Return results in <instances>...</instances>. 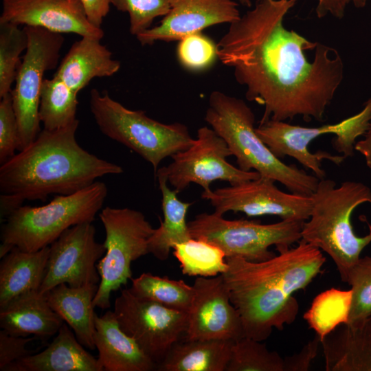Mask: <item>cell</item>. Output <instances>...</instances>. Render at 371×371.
<instances>
[{"label":"cell","mask_w":371,"mask_h":371,"mask_svg":"<svg viewBox=\"0 0 371 371\" xmlns=\"http://www.w3.org/2000/svg\"><path fill=\"white\" fill-rule=\"evenodd\" d=\"M299 0H256L216 45L217 57L264 106L259 124L301 116L323 120L344 78L338 51L284 25Z\"/></svg>","instance_id":"obj_1"},{"label":"cell","mask_w":371,"mask_h":371,"mask_svg":"<svg viewBox=\"0 0 371 371\" xmlns=\"http://www.w3.org/2000/svg\"><path fill=\"white\" fill-rule=\"evenodd\" d=\"M222 273L230 300L238 312L245 336L262 341L273 328L282 330L297 318L293 293L304 290L326 262L322 250L300 240L296 247L261 262L227 257Z\"/></svg>","instance_id":"obj_2"},{"label":"cell","mask_w":371,"mask_h":371,"mask_svg":"<svg viewBox=\"0 0 371 371\" xmlns=\"http://www.w3.org/2000/svg\"><path fill=\"white\" fill-rule=\"evenodd\" d=\"M77 120L58 129L43 128L33 142L1 165V218L25 200L45 201L50 194L69 195L97 179L123 168L85 150L78 143Z\"/></svg>","instance_id":"obj_3"},{"label":"cell","mask_w":371,"mask_h":371,"mask_svg":"<svg viewBox=\"0 0 371 371\" xmlns=\"http://www.w3.org/2000/svg\"><path fill=\"white\" fill-rule=\"evenodd\" d=\"M205 121L226 142L238 168L280 183L292 193L311 196L319 179L276 157L256 131L255 115L242 99L212 91Z\"/></svg>","instance_id":"obj_4"},{"label":"cell","mask_w":371,"mask_h":371,"mask_svg":"<svg viewBox=\"0 0 371 371\" xmlns=\"http://www.w3.org/2000/svg\"><path fill=\"white\" fill-rule=\"evenodd\" d=\"M311 197V212L302 224L301 240L327 254L346 282L349 269L371 243V227L368 234L359 236L352 224L354 210L371 203V190L358 181H345L337 186L324 178Z\"/></svg>","instance_id":"obj_5"},{"label":"cell","mask_w":371,"mask_h":371,"mask_svg":"<svg viewBox=\"0 0 371 371\" xmlns=\"http://www.w3.org/2000/svg\"><path fill=\"white\" fill-rule=\"evenodd\" d=\"M370 122L371 98L361 111L338 123L305 127L269 120L259 124L256 131L276 157H293L322 179L326 172L322 161L339 166L353 156L356 140L366 133Z\"/></svg>","instance_id":"obj_6"},{"label":"cell","mask_w":371,"mask_h":371,"mask_svg":"<svg viewBox=\"0 0 371 371\" xmlns=\"http://www.w3.org/2000/svg\"><path fill=\"white\" fill-rule=\"evenodd\" d=\"M106 184L95 181L69 195H58L39 207L21 205L12 212L1 226L0 258L14 247L34 252L49 246L68 228L92 223L107 196Z\"/></svg>","instance_id":"obj_7"},{"label":"cell","mask_w":371,"mask_h":371,"mask_svg":"<svg viewBox=\"0 0 371 371\" xmlns=\"http://www.w3.org/2000/svg\"><path fill=\"white\" fill-rule=\"evenodd\" d=\"M89 107L100 131L137 153L155 173L164 159L188 148L194 140L185 124L159 122L143 111L127 109L106 91L92 89Z\"/></svg>","instance_id":"obj_8"},{"label":"cell","mask_w":371,"mask_h":371,"mask_svg":"<svg viewBox=\"0 0 371 371\" xmlns=\"http://www.w3.org/2000/svg\"><path fill=\"white\" fill-rule=\"evenodd\" d=\"M214 212L201 213L188 222L192 238L220 247L227 257H239L261 262L276 254L269 250L275 246L280 252L301 240L304 222L281 220L271 224L247 219L227 220Z\"/></svg>","instance_id":"obj_9"},{"label":"cell","mask_w":371,"mask_h":371,"mask_svg":"<svg viewBox=\"0 0 371 371\" xmlns=\"http://www.w3.org/2000/svg\"><path fill=\"white\" fill-rule=\"evenodd\" d=\"M99 217L105 229L104 255L96 267L100 276L94 308L111 306V293L131 278V263L149 254L148 240L155 228L139 211L107 206Z\"/></svg>","instance_id":"obj_10"},{"label":"cell","mask_w":371,"mask_h":371,"mask_svg":"<svg viewBox=\"0 0 371 371\" xmlns=\"http://www.w3.org/2000/svg\"><path fill=\"white\" fill-rule=\"evenodd\" d=\"M28 46L23 56L12 90L13 108L19 132L20 151L41 132L39 104L44 74L57 67L65 42L63 34L25 25Z\"/></svg>","instance_id":"obj_11"},{"label":"cell","mask_w":371,"mask_h":371,"mask_svg":"<svg viewBox=\"0 0 371 371\" xmlns=\"http://www.w3.org/2000/svg\"><path fill=\"white\" fill-rule=\"evenodd\" d=\"M113 312L121 329L132 337L157 366L184 336L188 313L137 297L128 289L115 299Z\"/></svg>","instance_id":"obj_12"},{"label":"cell","mask_w":371,"mask_h":371,"mask_svg":"<svg viewBox=\"0 0 371 371\" xmlns=\"http://www.w3.org/2000/svg\"><path fill=\"white\" fill-rule=\"evenodd\" d=\"M229 156L232 153L224 139L212 128L202 126L193 144L174 154L172 162L160 168L178 193L191 183L209 191L211 183L215 181L235 185L260 177L256 171H244L229 164L227 161Z\"/></svg>","instance_id":"obj_13"},{"label":"cell","mask_w":371,"mask_h":371,"mask_svg":"<svg viewBox=\"0 0 371 371\" xmlns=\"http://www.w3.org/2000/svg\"><path fill=\"white\" fill-rule=\"evenodd\" d=\"M273 179L260 177L230 186L203 191L201 198L223 216L229 211L242 212L248 216L271 215L282 220L304 222L312 208L311 196L284 192Z\"/></svg>","instance_id":"obj_14"},{"label":"cell","mask_w":371,"mask_h":371,"mask_svg":"<svg viewBox=\"0 0 371 371\" xmlns=\"http://www.w3.org/2000/svg\"><path fill=\"white\" fill-rule=\"evenodd\" d=\"M95 229L90 222L66 229L49 245V255L38 291L45 294L65 283L71 287L99 284L96 265L106 251L104 243L95 238Z\"/></svg>","instance_id":"obj_15"},{"label":"cell","mask_w":371,"mask_h":371,"mask_svg":"<svg viewBox=\"0 0 371 371\" xmlns=\"http://www.w3.org/2000/svg\"><path fill=\"white\" fill-rule=\"evenodd\" d=\"M192 286L194 295L183 339L236 341L245 337L240 316L222 274L197 277Z\"/></svg>","instance_id":"obj_16"},{"label":"cell","mask_w":371,"mask_h":371,"mask_svg":"<svg viewBox=\"0 0 371 371\" xmlns=\"http://www.w3.org/2000/svg\"><path fill=\"white\" fill-rule=\"evenodd\" d=\"M44 28L102 39L104 31L88 19L80 0H2L0 23Z\"/></svg>","instance_id":"obj_17"},{"label":"cell","mask_w":371,"mask_h":371,"mask_svg":"<svg viewBox=\"0 0 371 371\" xmlns=\"http://www.w3.org/2000/svg\"><path fill=\"white\" fill-rule=\"evenodd\" d=\"M240 16L238 3L234 0H171L170 10L160 23L136 38L142 45H151L156 41H179L208 27L230 24Z\"/></svg>","instance_id":"obj_18"},{"label":"cell","mask_w":371,"mask_h":371,"mask_svg":"<svg viewBox=\"0 0 371 371\" xmlns=\"http://www.w3.org/2000/svg\"><path fill=\"white\" fill-rule=\"evenodd\" d=\"M93 341L104 371H151L156 364L120 328L113 311L95 316Z\"/></svg>","instance_id":"obj_19"},{"label":"cell","mask_w":371,"mask_h":371,"mask_svg":"<svg viewBox=\"0 0 371 371\" xmlns=\"http://www.w3.org/2000/svg\"><path fill=\"white\" fill-rule=\"evenodd\" d=\"M64 322L45 349L19 359L4 371H104Z\"/></svg>","instance_id":"obj_20"},{"label":"cell","mask_w":371,"mask_h":371,"mask_svg":"<svg viewBox=\"0 0 371 371\" xmlns=\"http://www.w3.org/2000/svg\"><path fill=\"white\" fill-rule=\"evenodd\" d=\"M100 39L81 37L74 42L58 65L54 76L78 93L95 78L110 77L120 69L121 63Z\"/></svg>","instance_id":"obj_21"},{"label":"cell","mask_w":371,"mask_h":371,"mask_svg":"<svg viewBox=\"0 0 371 371\" xmlns=\"http://www.w3.org/2000/svg\"><path fill=\"white\" fill-rule=\"evenodd\" d=\"M64 323L38 291L23 293L0 308V327L19 337L46 339L56 335Z\"/></svg>","instance_id":"obj_22"},{"label":"cell","mask_w":371,"mask_h":371,"mask_svg":"<svg viewBox=\"0 0 371 371\" xmlns=\"http://www.w3.org/2000/svg\"><path fill=\"white\" fill-rule=\"evenodd\" d=\"M326 371H371V317L362 324H343L322 341Z\"/></svg>","instance_id":"obj_23"},{"label":"cell","mask_w":371,"mask_h":371,"mask_svg":"<svg viewBox=\"0 0 371 371\" xmlns=\"http://www.w3.org/2000/svg\"><path fill=\"white\" fill-rule=\"evenodd\" d=\"M98 284L71 287L65 283L52 288L45 295L52 309L73 330L78 341L90 350L93 341L95 316L93 301Z\"/></svg>","instance_id":"obj_24"},{"label":"cell","mask_w":371,"mask_h":371,"mask_svg":"<svg viewBox=\"0 0 371 371\" xmlns=\"http://www.w3.org/2000/svg\"><path fill=\"white\" fill-rule=\"evenodd\" d=\"M49 246L27 252L14 247L0 263V308L14 297L38 291L49 255Z\"/></svg>","instance_id":"obj_25"},{"label":"cell","mask_w":371,"mask_h":371,"mask_svg":"<svg viewBox=\"0 0 371 371\" xmlns=\"http://www.w3.org/2000/svg\"><path fill=\"white\" fill-rule=\"evenodd\" d=\"M235 341L186 339L175 343L162 361L159 371H226Z\"/></svg>","instance_id":"obj_26"},{"label":"cell","mask_w":371,"mask_h":371,"mask_svg":"<svg viewBox=\"0 0 371 371\" xmlns=\"http://www.w3.org/2000/svg\"><path fill=\"white\" fill-rule=\"evenodd\" d=\"M155 175L161 193L164 218L149 238L148 251L158 260H166L175 245L192 238L186 222L188 210L192 203L177 198L178 192L168 186L167 176L160 168Z\"/></svg>","instance_id":"obj_27"},{"label":"cell","mask_w":371,"mask_h":371,"mask_svg":"<svg viewBox=\"0 0 371 371\" xmlns=\"http://www.w3.org/2000/svg\"><path fill=\"white\" fill-rule=\"evenodd\" d=\"M78 93L54 75L45 78L41 90L39 118L43 128L53 131L65 127L76 119Z\"/></svg>","instance_id":"obj_28"},{"label":"cell","mask_w":371,"mask_h":371,"mask_svg":"<svg viewBox=\"0 0 371 371\" xmlns=\"http://www.w3.org/2000/svg\"><path fill=\"white\" fill-rule=\"evenodd\" d=\"M352 291L330 289L317 295L304 315L320 342L331 332L348 320Z\"/></svg>","instance_id":"obj_29"},{"label":"cell","mask_w":371,"mask_h":371,"mask_svg":"<svg viewBox=\"0 0 371 371\" xmlns=\"http://www.w3.org/2000/svg\"><path fill=\"white\" fill-rule=\"evenodd\" d=\"M128 289L137 297L188 313L194 295L193 286H190L183 280H171L150 273H143L132 279V285Z\"/></svg>","instance_id":"obj_30"},{"label":"cell","mask_w":371,"mask_h":371,"mask_svg":"<svg viewBox=\"0 0 371 371\" xmlns=\"http://www.w3.org/2000/svg\"><path fill=\"white\" fill-rule=\"evenodd\" d=\"M172 249L184 275L210 278L225 273L228 268L225 252L203 240L192 238Z\"/></svg>","instance_id":"obj_31"},{"label":"cell","mask_w":371,"mask_h":371,"mask_svg":"<svg viewBox=\"0 0 371 371\" xmlns=\"http://www.w3.org/2000/svg\"><path fill=\"white\" fill-rule=\"evenodd\" d=\"M226 371H284V358L262 341L245 336L234 342Z\"/></svg>","instance_id":"obj_32"},{"label":"cell","mask_w":371,"mask_h":371,"mask_svg":"<svg viewBox=\"0 0 371 371\" xmlns=\"http://www.w3.org/2000/svg\"><path fill=\"white\" fill-rule=\"evenodd\" d=\"M28 43L23 28L12 23H0V98L12 91L21 63L20 55L26 51Z\"/></svg>","instance_id":"obj_33"},{"label":"cell","mask_w":371,"mask_h":371,"mask_svg":"<svg viewBox=\"0 0 371 371\" xmlns=\"http://www.w3.org/2000/svg\"><path fill=\"white\" fill-rule=\"evenodd\" d=\"M346 282L350 285L352 291L346 325L356 327L371 317V256L360 258L350 267Z\"/></svg>","instance_id":"obj_34"},{"label":"cell","mask_w":371,"mask_h":371,"mask_svg":"<svg viewBox=\"0 0 371 371\" xmlns=\"http://www.w3.org/2000/svg\"><path fill=\"white\" fill-rule=\"evenodd\" d=\"M171 0H111L117 10L129 17V32L137 36L151 27L153 21L166 16L170 10Z\"/></svg>","instance_id":"obj_35"},{"label":"cell","mask_w":371,"mask_h":371,"mask_svg":"<svg viewBox=\"0 0 371 371\" xmlns=\"http://www.w3.org/2000/svg\"><path fill=\"white\" fill-rule=\"evenodd\" d=\"M177 57L184 68L201 71L209 67L217 57L216 45L201 32L194 33L179 41Z\"/></svg>","instance_id":"obj_36"},{"label":"cell","mask_w":371,"mask_h":371,"mask_svg":"<svg viewBox=\"0 0 371 371\" xmlns=\"http://www.w3.org/2000/svg\"><path fill=\"white\" fill-rule=\"evenodd\" d=\"M19 148V132L11 92L0 101V164L5 163Z\"/></svg>","instance_id":"obj_37"},{"label":"cell","mask_w":371,"mask_h":371,"mask_svg":"<svg viewBox=\"0 0 371 371\" xmlns=\"http://www.w3.org/2000/svg\"><path fill=\"white\" fill-rule=\"evenodd\" d=\"M38 339L35 336L19 337L8 333L5 330H0V370L12 363L21 359L34 352L26 348L27 344Z\"/></svg>","instance_id":"obj_38"},{"label":"cell","mask_w":371,"mask_h":371,"mask_svg":"<svg viewBox=\"0 0 371 371\" xmlns=\"http://www.w3.org/2000/svg\"><path fill=\"white\" fill-rule=\"evenodd\" d=\"M319 338L316 335L300 352L284 358V371H307L317 354Z\"/></svg>","instance_id":"obj_39"},{"label":"cell","mask_w":371,"mask_h":371,"mask_svg":"<svg viewBox=\"0 0 371 371\" xmlns=\"http://www.w3.org/2000/svg\"><path fill=\"white\" fill-rule=\"evenodd\" d=\"M316 2L315 13L318 18L322 19L330 15L338 19H341L349 5L355 8L365 7L367 0H314Z\"/></svg>","instance_id":"obj_40"},{"label":"cell","mask_w":371,"mask_h":371,"mask_svg":"<svg viewBox=\"0 0 371 371\" xmlns=\"http://www.w3.org/2000/svg\"><path fill=\"white\" fill-rule=\"evenodd\" d=\"M89 21L95 27H101L104 17L110 9L111 0H80Z\"/></svg>","instance_id":"obj_41"},{"label":"cell","mask_w":371,"mask_h":371,"mask_svg":"<svg viewBox=\"0 0 371 371\" xmlns=\"http://www.w3.org/2000/svg\"><path fill=\"white\" fill-rule=\"evenodd\" d=\"M355 150L363 156L366 166L371 169V122L364 138L356 142Z\"/></svg>","instance_id":"obj_42"},{"label":"cell","mask_w":371,"mask_h":371,"mask_svg":"<svg viewBox=\"0 0 371 371\" xmlns=\"http://www.w3.org/2000/svg\"><path fill=\"white\" fill-rule=\"evenodd\" d=\"M236 1L238 4H240L241 5L250 8L252 6V1L251 0H234Z\"/></svg>","instance_id":"obj_43"},{"label":"cell","mask_w":371,"mask_h":371,"mask_svg":"<svg viewBox=\"0 0 371 371\" xmlns=\"http://www.w3.org/2000/svg\"><path fill=\"white\" fill-rule=\"evenodd\" d=\"M367 224H368V226L369 227H371V223H368V222H367Z\"/></svg>","instance_id":"obj_44"}]
</instances>
